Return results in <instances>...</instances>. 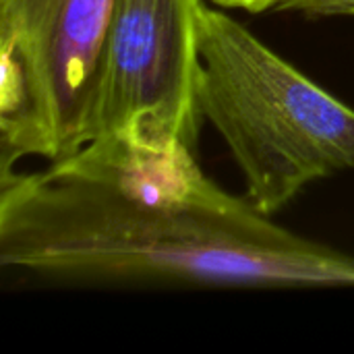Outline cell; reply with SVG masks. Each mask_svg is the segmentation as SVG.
<instances>
[{
	"label": "cell",
	"instance_id": "cell-6",
	"mask_svg": "<svg viewBox=\"0 0 354 354\" xmlns=\"http://www.w3.org/2000/svg\"><path fill=\"white\" fill-rule=\"evenodd\" d=\"M216 6H222L226 10H247L253 15L276 10L282 0H209Z\"/></svg>",
	"mask_w": 354,
	"mask_h": 354
},
{
	"label": "cell",
	"instance_id": "cell-3",
	"mask_svg": "<svg viewBox=\"0 0 354 354\" xmlns=\"http://www.w3.org/2000/svg\"><path fill=\"white\" fill-rule=\"evenodd\" d=\"M114 0H0L2 170L83 147L89 83Z\"/></svg>",
	"mask_w": 354,
	"mask_h": 354
},
{
	"label": "cell",
	"instance_id": "cell-1",
	"mask_svg": "<svg viewBox=\"0 0 354 354\" xmlns=\"http://www.w3.org/2000/svg\"><path fill=\"white\" fill-rule=\"evenodd\" d=\"M270 218L185 145L97 141L2 170L0 266L85 284L354 288V255Z\"/></svg>",
	"mask_w": 354,
	"mask_h": 354
},
{
	"label": "cell",
	"instance_id": "cell-5",
	"mask_svg": "<svg viewBox=\"0 0 354 354\" xmlns=\"http://www.w3.org/2000/svg\"><path fill=\"white\" fill-rule=\"evenodd\" d=\"M276 10L301 12L305 17H354V0H282Z\"/></svg>",
	"mask_w": 354,
	"mask_h": 354
},
{
	"label": "cell",
	"instance_id": "cell-4",
	"mask_svg": "<svg viewBox=\"0 0 354 354\" xmlns=\"http://www.w3.org/2000/svg\"><path fill=\"white\" fill-rule=\"evenodd\" d=\"M199 0H114L89 83L83 145L135 139L197 149Z\"/></svg>",
	"mask_w": 354,
	"mask_h": 354
},
{
	"label": "cell",
	"instance_id": "cell-2",
	"mask_svg": "<svg viewBox=\"0 0 354 354\" xmlns=\"http://www.w3.org/2000/svg\"><path fill=\"white\" fill-rule=\"evenodd\" d=\"M203 120L224 139L245 197L266 216L354 170V108L282 58L226 8L195 10Z\"/></svg>",
	"mask_w": 354,
	"mask_h": 354
}]
</instances>
